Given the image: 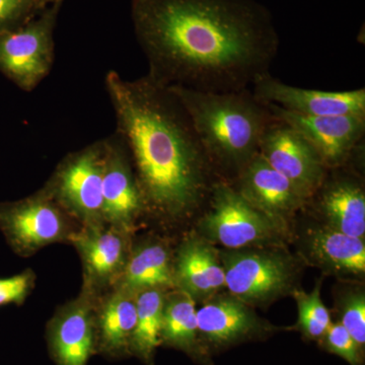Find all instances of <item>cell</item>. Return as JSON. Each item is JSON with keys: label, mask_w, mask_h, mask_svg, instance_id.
<instances>
[{"label": "cell", "mask_w": 365, "mask_h": 365, "mask_svg": "<svg viewBox=\"0 0 365 365\" xmlns=\"http://www.w3.org/2000/svg\"><path fill=\"white\" fill-rule=\"evenodd\" d=\"M148 76L165 86L225 93L270 72L280 39L257 0H131Z\"/></svg>", "instance_id": "cell-1"}, {"label": "cell", "mask_w": 365, "mask_h": 365, "mask_svg": "<svg viewBox=\"0 0 365 365\" xmlns=\"http://www.w3.org/2000/svg\"><path fill=\"white\" fill-rule=\"evenodd\" d=\"M100 297L83 287L50 319L46 330L50 357L56 365H88L97 354L96 309Z\"/></svg>", "instance_id": "cell-11"}, {"label": "cell", "mask_w": 365, "mask_h": 365, "mask_svg": "<svg viewBox=\"0 0 365 365\" xmlns=\"http://www.w3.org/2000/svg\"><path fill=\"white\" fill-rule=\"evenodd\" d=\"M341 325L351 335L353 340L364 350L365 345V297L355 292L345 297L341 307Z\"/></svg>", "instance_id": "cell-27"}, {"label": "cell", "mask_w": 365, "mask_h": 365, "mask_svg": "<svg viewBox=\"0 0 365 365\" xmlns=\"http://www.w3.org/2000/svg\"><path fill=\"white\" fill-rule=\"evenodd\" d=\"M135 325L136 294L113 288L98 299L96 309L97 354L110 359L131 356Z\"/></svg>", "instance_id": "cell-18"}, {"label": "cell", "mask_w": 365, "mask_h": 365, "mask_svg": "<svg viewBox=\"0 0 365 365\" xmlns=\"http://www.w3.org/2000/svg\"><path fill=\"white\" fill-rule=\"evenodd\" d=\"M103 220L106 225L132 232L146 212L130 155L123 139L115 132L104 138Z\"/></svg>", "instance_id": "cell-12"}, {"label": "cell", "mask_w": 365, "mask_h": 365, "mask_svg": "<svg viewBox=\"0 0 365 365\" xmlns=\"http://www.w3.org/2000/svg\"><path fill=\"white\" fill-rule=\"evenodd\" d=\"M175 287L197 299H209L225 287V274L220 256L207 240H186L173 263Z\"/></svg>", "instance_id": "cell-17"}, {"label": "cell", "mask_w": 365, "mask_h": 365, "mask_svg": "<svg viewBox=\"0 0 365 365\" xmlns=\"http://www.w3.org/2000/svg\"><path fill=\"white\" fill-rule=\"evenodd\" d=\"M52 4L53 0H0V34L28 23Z\"/></svg>", "instance_id": "cell-25"}, {"label": "cell", "mask_w": 365, "mask_h": 365, "mask_svg": "<svg viewBox=\"0 0 365 365\" xmlns=\"http://www.w3.org/2000/svg\"><path fill=\"white\" fill-rule=\"evenodd\" d=\"M165 294L150 288L136 294V325L131 342V356L153 365L155 352L162 345L163 311Z\"/></svg>", "instance_id": "cell-23"}, {"label": "cell", "mask_w": 365, "mask_h": 365, "mask_svg": "<svg viewBox=\"0 0 365 365\" xmlns=\"http://www.w3.org/2000/svg\"><path fill=\"white\" fill-rule=\"evenodd\" d=\"M314 195L327 227L350 237L364 239L365 234V194L360 182L350 178L335 177L324 181Z\"/></svg>", "instance_id": "cell-19"}, {"label": "cell", "mask_w": 365, "mask_h": 365, "mask_svg": "<svg viewBox=\"0 0 365 365\" xmlns=\"http://www.w3.org/2000/svg\"><path fill=\"white\" fill-rule=\"evenodd\" d=\"M259 155L292 182L307 201L321 188L329 170L309 141L278 119L264 133Z\"/></svg>", "instance_id": "cell-9"}, {"label": "cell", "mask_w": 365, "mask_h": 365, "mask_svg": "<svg viewBox=\"0 0 365 365\" xmlns=\"http://www.w3.org/2000/svg\"><path fill=\"white\" fill-rule=\"evenodd\" d=\"M321 285L322 282H319L309 294L302 290L295 289L294 292L299 309L297 328L309 340L323 339L332 324L330 313L322 300Z\"/></svg>", "instance_id": "cell-24"}, {"label": "cell", "mask_w": 365, "mask_h": 365, "mask_svg": "<svg viewBox=\"0 0 365 365\" xmlns=\"http://www.w3.org/2000/svg\"><path fill=\"white\" fill-rule=\"evenodd\" d=\"M225 287L249 306H262L294 292L299 266L274 247L230 250L220 256Z\"/></svg>", "instance_id": "cell-4"}, {"label": "cell", "mask_w": 365, "mask_h": 365, "mask_svg": "<svg viewBox=\"0 0 365 365\" xmlns=\"http://www.w3.org/2000/svg\"><path fill=\"white\" fill-rule=\"evenodd\" d=\"M321 342L329 352L338 355L350 365H364L362 350L340 323L331 324Z\"/></svg>", "instance_id": "cell-26"}, {"label": "cell", "mask_w": 365, "mask_h": 365, "mask_svg": "<svg viewBox=\"0 0 365 365\" xmlns=\"http://www.w3.org/2000/svg\"><path fill=\"white\" fill-rule=\"evenodd\" d=\"M251 91L254 97L263 104L277 106L295 114L365 116L364 88L345 91L307 90L287 85L268 72L255 81Z\"/></svg>", "instance_id": "cell-15"}, {"label": "cell", "mask_w": 365, "mask_h": 365, "mask_svg": "<svg viewBox=\"0 0 365 365\" xmlns=\"http://www.w3.org/2000/svg\"><path fill=\"white\" fill-rule=\"evenodd\" d=\"M276 119L294 128L318 153L327 169L345 165L364 140L365 116L326 115L306 116L267 105Z\"/></svg>", "instance_id": "cell-13"}, {"label": "cell", "mask_w": 365, "mask_h": 365, "mask_svg": "<svg viewBox=\"0 0 365 365\" xmlns=\"http://www.w3.org/2000/svg\"><path fill=\"white\" fill-rule=\"evenodd\" d=\"M162 345L185 352L200 362L208 359V353L199 339L195 299L182 290L165 297Z\"/></svg>", "instance_id": "cell-21"}, {"label": "cell", "mask_w": 365, "mask_h": 365, "mask_svg": "<svg viewBox=\"0 0 365 365\" xmlns=\"http://www.w3.org/2000/svg\"><path fill=\"white\" fill-rule=\"evenodd\" d=\"M232 186L255 207L282 222L307 202L292 182L274 170L259 153Z\"/></svg>", "instance_id": "cell-16"}, {"label": "cell", "mask_w": 365, "mask_h": 365, "mask_svg": "<svg viewBox=\"0 0 365 365\" xmlns=\"http://www.w3.org/2000/svg\"><path fill=\"white\" fill-rule=\"evenodd\" d=\"M130 232L111 225L81 227L72 237L83 263V287L100 297L114 287L131 252Z\"/></svg>", "instance_id": "cell-14"}, {"label": "cell", "mask_w": 365, "mask_h": 365, "mask_svg": "<svg viewBox=\"0 0 365 365\" xmlns=\"http://www.w3.org/2000/svg\"><path fill=\"white\" fill-rule=\"evenodd\" d=\"M53 2H54V0H53Z\"/></svg>", "instance_id": "cell-30"}, {"label": "cell", "mask_w": 365, "mask_h": 365, "mask_svg": "<svg viewBox=\"0 0 365 365\" xmlns=\"http://www.w3.org/2000/svg\"><path fill=\"white\" fill-rule=\"evenodd\" d=\"M188 113L213 170L235 179L259 153L262 138L275 121L251 88L225 93L169 86Z\"/></svg>", "instance_id": "cell-3"}, {"label": "cell", "mask_w": 365, "mask_h": 365, "mask_svg": "<svg viewBox=\"0 0 365 365\" xmlns=\"http://www.w3.org/2000/svg\"><path fill=\"white\" fill-rule=\"evenodd\" d=\"M105 86L146 211L169 220L191 215L216 182H210L212 165L184 106L148 74L129 81L110 71Z\"/></svg>", "instance_id": "cell-2"}, {"label": "cell", "mask_w": 365, "mask_h": 365, "mask_svg": "<svg viewBox=\"0 0 365 365\" xmlns=\"http://www.w3.org/2000/svg\"><path fill=\"white\" fill-rule=\"evenodd\" d=\"M173 287L174 272L169 251L158 242H148L131 249L123 272L113 288L137 294L150 288L165 290Z\"/></svg>", "instance_id": "cell-22"}, {"label": "cell", "mask_w": 365, "mask_h": 365, "mask_svg": "<svg viewBox=\"0 0 365 365\" xmlns=\"http://www.w3.org/2000/svg\"><path fill=\"white\" fill-rule=\"evenodd\" d=\"M200 222L206 239L228 250L271 246L279 242L285 222L262 212L232 186L217 181Z\"/></svg>", "instance_id": "cell-5"}, {"label": "cell", "mask_w": 365, "mask_h": 365, "mask_svg": "<svg viewBox=\"0 0 365 365\" xmlns=\"http://www.w3.org/2000/svg\"><path fill=\"white\" fill-rule=\"evenodd\" d=\"M36 275L31 269L0 278V307L16 304L21 306L35 287Z\"/></svg>", "instance_id": "cell-28"}, {"label": "cell", "mask_w": 365, "mask_h": 365, "mask_svg": "<svg viewBox=\"0 0 365 365\" xmlns=\"http://www.w3.org/2000/svg\"><path fill=\"white\" fill-rule=\"evenodd\" d=\"M61 4L54 2L28 23L0 34V73L21 91L35 90L52 71Z\"/></svg>", "instance_id": "cell-7"}, {"label": "cell", "mask_w": 365, "mask_h": 365, "mask_svg": "<svg viewBox=\"0 0 365 365\" xmlns=\"http://www.w3.org/2000/svg\"><path fill=\"white\" fill-rule=\"evenodd\" d=\"M54 2H63V0H54Z\"/></svg>", "instance_id": "cell-29"}, {"label": "cell", "mask_w": 365, "mask_h": 365, "mask_svg": "<svg viewBox=\"0 0 365 365\" xmlns=\"http://www.w3.org/2000/svg\"><path fill=\"white\" fill-rule=\"evenodd\" d=\"M199 339L207 351L260 340L279 330L259 318L251 306L235 295H212L197 309Z\"/></svg>", "instance_id": "cell-10"}, {"label": "cell", "mask_w": 365, "mask_h": 365, "mask_svg": "<svg viewBox=\"0 0 365 365\" xmlns=\"http://www.w3.org/2000/svg\"><path fill=\"white\" fill-rule=\"evenodd\" d=\"M81 227L44 186L20 200L0 202V232L19 256H32L57 242L71 244Z\"/></svg>", "instance_id": "cell-6"}, {"label": "cell", "mask_w": 365, "mask_h": 365, "mask_svg": "<svg viewBox=\"0 0 365 365\" xmlns=\"http://www.w3.org/2000/svg\"><path fill=\"white\" fill-rule=\"evenodd\" d=\"M307 251L311 260L328 273L338 276H364V239L350 237L326 227L307 235Z\"/></svg>", "instance_id": "cell-20"}, {"label": "cell", "mask_w": 365, "mask_h": 365, "mask_svg": "<svg viewBox=\"0 0 365 365\" xmlns=\"http://www.w3.org/2000/svg\"><path fill=\"white\" fill-rule=\"evenodd\" d=\"M104 139L68 153L44 187L81 227L103 225Z\"/></svg>", "instance_id": "cell-8"}]
</instances>
